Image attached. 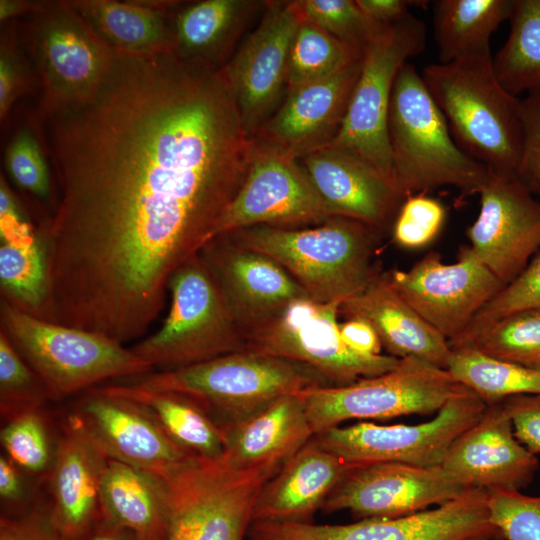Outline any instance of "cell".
Segmentation results:
<instances>
[{"mask_svg":"<svg viewBox=\"0 0 540 540\" xmlns=\"http://www.w3.org/2000/svg\"><path fill=\"white\" fill-rule=\"evenodd\" d=\"M388 139L394 180L407 196L451 186L467 197L479 194L491 176L457 145L421 74L408 62L394 82Z\"/></svg>","mask_w":540,"mask_h":540,"instance_id":"obj_4","label":"cell"},{"mask_svg":"<svg viewBox=\"0 0 540 540\" xmlns=\"http://www.w3.org/2000/svg\"><path fill=\"white\" fill-rule=\"evenodd\" d=\"M363 55L303 17L289 52L287 92L329 78Z\"/></svg>","mask_w":540,"mask_h":540,"instance_id":"obj_37","label":"cell"},{"mask_svg":"<svg viewBox=\"0 0 540 540\" xmlns=\"http://www.w3.org/2000/svg\"><path fill=\"white\" fill-rule=\"evenodd\" d=\"M225 234L276 261L321 303L344 302L382 272L374 257L383 232L347 217L312 228L258 225Z\"/></svg>","mask_w":540,"mask_h":540,"instance_id":"obj_2","label":"cell"},{"mask_svg":"<svg viewBox=\"0 0 540 540\" xmlns=\"http://www.w3.org/2000/svg\"><path fill=\"white\" fill-rule=\"evenodd\" d=\"M68 2L118 56L155 57L174 52L173 10H156L139 0Z\"/></svg>","mask_w":540,"mask_h":540,"instance_id":"obj_31","label":"cell"},{"mask_svg":"<svg viewBox=\"0 0 540 540\" xmlns=\"http://www.w3.org/2000/svg\"><path fill=\"white\" fill-rule=\"evenodd\" d=\"M4 454L32 476L50 473L57 450L42 409L28 411L7 421L1 429Z\"/></svg>","mask_w":540,"mask_h":540,"instance_id":"obj_39","label":"cell"},{"mask_svg":"<svg viewBox=\"0 0 540 540\" xmlns=\"http://www.w3.org/2000/svg\"><path fill=\"white\" fill-rule=\"evenodd\" d=\"M336 217L313 185L301 162L252 139L246 178L212 232L269 225L302 228Z\"/></svg>","mask_w":540,"mask_h":540,"instance_id":"obj_14","label":"cell"},{"mask_svg":"<svg viewBox=\"0 0 540 540\" xmlns=\"http://www.w3.org/2000/svg\"><path fill=\"white\" fill-rule=\"evenodd\" d=\"M49 396L32 368L0 330V413L7 421L42 409Z\"/></svg>","mask_w":540,"mask_h":540,"instance_id":"obj_41","label":"cell"},{"mask_svg":"<svg viewBox=\"0 0 540 540\" xmlns=\"http://www.w3.org/2000/svg\"><path fill=\"white\" fill-rule=\"evenodd\" d=\"M39 85L36 70L19 35V22L4 23L0 37V120L5 124L14 104Z\"/></svg>","mask_w":540,"mask_h":540,"instance_id":"obj_44","label":"cell"},{"mask_svg":"<svg viewBox=\"0 0 540 540\" xmlns=\"http://www.w3.org/2000/svg\"><path fill=\"white\" fill-rule=\"evenodd\" d=\"M0 540H64L52 523L48 506L16 515H1Z\"/></svg>","mask_w":540,"mask_h":540,"instance_id":"obj_49","label":"cell"},{"mask_svg":"<svg viewBox=\"0 0 540 540\" xmlns=\"http://www.w3.org/2000/svg\"><path fill=\"white\" fill-rule=\"evenodd\" d=\"M339 316L367 322L394 357H412L447 369L452 349L380 272L363 290L341 303Z\"/></svg>","mask_w":540,"mask_h":540,"instance_id":"obj_26","label":"cell"},{"mask_svg":"<svg viewBox=\"0 0 540 540\" xmlns=\"http://www.w3.org/2000/svg\"><path fill=\"white\" fill-rule=\"evenodd\" d=\"M342 302L297 299L262 325L246 332L245 350L303 364L330 385L345 386L393 370L400 358L363 355L342 340L338 323Z\"/></svg>","mask_w":540,"mask_h":540,"instance_id":"obj_11","label":"cell"},{"mask_svg":"<svg viewBox=\"0 0 540 540\" xmlns=\"http://www.w3.org/2000/svg\"><path fill=\"white\" fill-rule=\"evenodd\" d=\"M467 489L441 466L402 463L352 465L323 502L325 512L348 510L365 518H395L441 505Z\"/></svg>","mask_w":540,"mask_h":540,"instance_id":"obj_20","label":"cell"},{"mask_svg":"<svg viewBox=\"0 0 540 540\" xmlns=\"http://www.w3.org/2000/svg\"><path fill=\"white\" fill-rule=\"evenodd\" d=\"M468 540H495V539L490 535H480V536L470 538Z\"/></svg>","mask_w":540,"mask_h":540,"instance_id":"obj_55","label":"cell"},{"mask_svg":"<svg viewBox=\"0 0 540 540\" xmlns=\"http://www.w3.org/2000/svg\"><path fill=\"white\" fill-rule=\"evenodd\" d=\"M492 55L430 64L421 77L457 145L492 174L516 175L522 153L520 99L499 82Z\"/></svg>","mask_w":540,"mask_h":540,"instance_id":"obj_3","label":"cell"},{"mask_svg":"<svg viewBox=\"0 0 540 540\" xmlns=\"http://www.w3.org/2000/svg\"><path fill=\"white\" fill-rule=\"evenodd\" d=\"M264 6L265 1L255 0H203L184 6L171 17L173 54L185 62L221 69Z\"/></svg>","mask_w":540,"mask_h":540,"instance_id":"obj_29","label":"cell"},{"mask_svg":"<svg viewBox=\"0 0 540 540\" xmlns=\"http://www.w3.org/2000/svg\"><path fill=\"white\" fill-rule=\"evenodd\" d=\"M514 0H438L433 5L439 63L489 54L491 35L509 20Z\"/></svg>","mask_w":540,"mask_h":540,"instance_id":"obj_33","label":"cell"},{"mask_svg":"<svg viewBox=\"0 0 540 540\" xmlns=\"http://www.w3.org/2000/svg\"><path fill=\"white\" fill-rule=\"evenodd\" d=\"M479 195L467 248L506 286L540 250V201L511 174L491 173Z\"/></svg>","mask_w":540,"mask_h":540,"instance_id":"obj_19","label":"cell"},{"mask_svg":"<svg viewBox=\"0 0 540 540\" xmlns=\"http://www.w3.org/2000/svg\"><path fill=\"white\" fill-rule=\"evenodd\" d=\"M82 540H139L131 530L112 524L100 517Z\"/></svg>","mask_w":540,"mask_h":540,"instance_id":"obj_53","label":"cell"},{"mask_svg":"<svg viewBox=\"0 0 540 540\" xmlns=\"http://www.w3.org/2000/svg\"><path fill=\"white\" fill-rule=\"evenodd\" d=\"M1 328L42 382L59 400L109 379L136 378L154 371L130 348L99 333L30 315L4 299Z\"/></svg>","mask_w":540,"mask_h":540,"instance_id":"obj_5","label":"cell"},{"mask_svg":"<svg viewBox=\"0 0 540 540\" xmlns=\"http://www.w3.org/2000/svg\"><path fill=\"white\" fill-rule=\"evenodd\" d=\"M297 4L304 18L362 51L386 27L370 19L356 0H297Z\"/></svg>","mask_w":540,"mask_h":540,"instance_id":"obj_42","label":"cell"},{"mask_svg":"<svg viewBox=\"0 0 540 540\" xmlns=\"http://www.w3.org/2000/svg\"><path fill=\"white\" fill-rule=\"evenodd\" d=\"M490 523L501 540H540V496L515 489H486Z\"/></svg>","mask_w":540,"mask_h":540,"instance_id":"obj_45","label":"cell"},{"mask_svg":"<svg viewBox=\"0 0 540 540\" xmlns=\"http://www.w3.org/2000/svg\"><path fill=\"white\" fill-rule=\"evenodd\" d=\"M469 390L447 369L406 357L387 373L345 386L311 388L297 395L315 435L350 419L432 414Z\"/></svg>","mask_w":540,"mask_h":540,"instance_id":"obj_10","label":"cell"},{"mask_svg":"<svg viewBox=\"0 0 540 540\" xmlns=\"http://www.w3.org/2000/svg\"><path fill=\"white\" fill-rule=\"evenodd\" d=\"M540 309V250L526 268L504 286L473 318L467 329L449 342L451 349L463 345L494 321L524 309Z\"/></svg>","mask_w":540,"mask_h":540,"instance_id":"obj_43","label":"cell"},{"mask_svg":"<svg viewBox=\"0 0 540 540\" xmlns=\"http://www.w3.org/2000/svg\"><path fill=\"white\" fill-rule=\"evenodd\" d=\"M66 421L108 459L164 476L193 457L176 445L138 403L95 386Z\"/></svg>","mask_w":540,"mask_h":540,"instance_id":"obj_18","label":"cell"},{"mask_svg":"<svg viewBox=\"0 0 540 540\" xmlns=\"http://www.w3.org/2000/svg\"><path fill=\"white\" fill-rule=\"evenodd\" d=\"M108 459L65 421L49 473L48 512L64 540H82L99 521L100 484Z\"/></svg>","mask_w":540,"mask_h":540,"instance_id":"obj_25","label":"cell"},{"mask_svg":"<svg viewBox=\"0 0 540 540\" xmlns=\"http://www.w3.org/2000/svg\"><path fill=\"white\" fill-rule=\"evenodd\" d=\"M522 153L516 176L532 194L540 195V89L520 99Z\"/></svg>","mask_w":540,"mask_h":540,"instance_id":"obj_47","label":"cell"},{"mask_svg":"<svg viewBox=\"0 0 540 540\" xmlns=\"http://www.w3.org/2000/svg\"><path fill=\"white\" fill-rule=\"evenodd\" d=\"M510 31L493 57L501 85L512 95L540 89V0H514Z\"/></svg>","mask_w":540,"mask_h":540,"instance_id":"obj_34","label":"cell"},{"mask_svg":"<svg viewBox=\"0 0 540 540\" xmlns=\"http://www.w3.org/2000/svg\"><path fill=\"white\" fill-rule=\"evenodd\" d=\"M447 370L487 406L515 395L540 394V369L502 361L472 348L452 349Z\"/></svg>","mask_w":540,"mask_h":540,"instance_id":"obj_35","label":"cell"},{"mask_svg":"<svg viewBox=\"0 0 540 540\" xmlns=\"http://www.w3.org/2000/svg\"><path fill=\"white\" fill-rule=\"evenodd\" d=\"M462 347L502 361L540 369V309H524L506 315L458 348Z\"/></svg>","mask_w":540,"mask_h":540,"instance_id":"obj_38","label":"cell"},{"mask_svg":"<svg viewBox=\"0 0 540 540\" xmlns=\"http://www.w3.org/2000/svg\"><path fill=\"white\" fill-rule=\"evenodd\" d=\"M518 441L534 455L540 453V394H521L502 401Z\"/></svg>","mask_w":540,"mask_h":540,"instance_id":"obj_48","label":"cell"},{"mask_svg":"<svg viewBox=\"0 0 540 540\" xmlns=\"http://www.w3.org/2000/svg\"><path fill=\"white\" fill-rule=\"evenodd\" d=\"M243 335L308 297L276 261L237 243L228 234L210 239L200 250Z\"/></svg>","mask_w":540,"mask_h":540,"instance_id":"obj_21","label":"cell"},{"mask_svg":"<svg viewBox=\"0 0 540 540\" xmlns=\"http://www.w3.org/2000/svg\"><path fill=\"white\" fill-rule=\"evenodd\" d=\"M1 299L42 318L47 301V265L44 243L38 236L28 242H1Z\"/></svg>","mask_w":540,"mask_h":540,"instance_id":"obj_36","label":"cell"},{"mask_svg":"<svg viewBox=\"0 0 540 540\" xmlns=\"http://www.w3.org/2000/svg\"><path fill=\"white\" fill-rule=\"evenodd\" d=\"M351 466L312 438L264 485L252 523L309 522Z\"/></svg>","mask_w":540,"mask_h":540,"instance_id":"obj_27","label":"cell"},{"mask_svg":"<svg viewBox=\"0 0 540 540\" xmlns=\"http://www.w3.org/2000/svg\"><path fill=\"white\" fill-rule=\"evenodd\" d=\"M25 473L5 454L0 456V499L5 512L2 515H16L30 508L28 484Z\"/></svg>","mask_w":540,"mask_h":540,"instance_id":"obj_50","label":"cell"},{"mask_svg":"<svg viewBox=\"0 0 540 540\" xmlns=\"http://www.w3.org/2000/svg\"><path fill=\"white\" fill-rule=\"evenodd\" d=\"M102 387L141 405L164 433L191 455L204 459L224 456L223 432L196 399L177 392L144 389L132 382Z\"/></svg>","mask_w":540,"mask_h":540,"instance_id":"obj_32","label":"cell"},{"mask_svg":"<svg viewBox=\"0 0 540 540\" xmlns=\"http://www.w3.org/2000/svg\"><path fill=\"white\" fill-rule=\"evenodd\" d=\"M336 216L384 233L408 197L397 185L354 153L326 146L299 160Z\"/></svg>","mask_w":540,"mask_h":540,"instance_id":"obj_24","label":"cell"},{"mask_svg":"<svg viewBox=\"0 0 540 540\" xmlns=\"http://www.w3.org/2000/svg\"><path fill=\"white\" fill-rule=\"evenodd\" d=\"M132 381L144 389L196 399L218 425L237 421L278 397L330 387L303 364L249 350L175 370L153 371Z\"/></svg>","mask_w":540,"mask_h":540,"instance_id":"obj_6","label":"cell"},{"mask_svg":"<svg viewBox=\"0 0 540 540\" xmlns=\"http://www.w3.org/2000/svg\"><path fill=\"white\" fill-rule=\"evenodd\" d=\"M171 305L162 326L130 349L158 371L175 370L245 350L212 271L196 254L172 274Z\"/></svg>","mask_w":540,"mask_h":540,"instance_id":"obj_8","label":"cell"},{"mask_svg":"<svg viewBox=\"0 0 540 540\" xmlns=\"http://www.w3.org/2000/svg\"><path fill=\"white\" fill-rule=\"evenodd\" d=\"M445 218L446 209L439 200L423 192L409 195L392 225L393 239L403 248L425 247L437 237Z\"/></svg>","mask_w":540,"mask_h":540,"instance_id":"obj_46","label":"cell"},{"mask_svg":"<svg viewBox=\"0 0 540 540\" xmlns=\"http://www.w3.org/2000/svg\"><path fill=\"white\" fill-rule=\"evenodd\" d=\"M344 343L363 355H380L382 344L371 325L360 319H348L339 324Z\"/></svg>","mask_w":540,"mask_h":540,"instance_id":"obj_51","label":"cell"},{"mask_svg":"<svg viewBox=\"0 0 540 540\" xmlns=\"http://www.w3.org/2000/svg\"><path fill=\"white\" fill-rule=\"evenodd\" d=\"M34 118L59 191L40 229L44 319L137 339L246 178L233 93L221 69L174 54L117 56L88 100Z\"/></svg>","mask_w":540,"mask_h":540,"instance_id":"obj_1","label":"cell"},{"mask_svg":"<svg viewBox=\"0 0 540 540\" xmlns=\"http://www.w3.org/2000/svg\"><path fill=\"white\" fill-rule=\"evenodd\" d=\"M362 11L376 23L389 26L407 18L411 13L410 6L423 7L422 1L406 0H356Z\"/></svg>","mask_w":540,"mask_h":540,"instance_id":"obj_52","label":"cell"},{"mask_svg":"<svg viewBox=\"0 0 540 540\" xmlns=\"http://www.w3.org/2000/svg\"><path fill=\"white\" fill-rule=\"evenodd\" d=\"M43 1L30 0H0V21L6 23L12 20H18V17L24 18L30 15L42 5Z\"/></svg>","mask_w":540,"mask_h":540,"instance_id":"obj_54","label":"cell"},{"mask_svg":"<svg viewBox=\"0 0 540 540\" xmlns=\"http://www.w3.org/2000/svg\"><path fill=\"white\" fill-rule=\"evenodd\" d=\"M386 275L399 295L448 343L504 287L467 246L456 263L445 264L439 253L430 252L408 271L391 270Z\"/></svg>","mask_w":540,"mask_h":540,"instance_id":"obj_17","label":"cell"},{"mask_svg":"<svg viewBox=\"0 0 540 540\" xmlns=\"http://www.w3.org/2000/svg\"><path fill=\"white\" fill-rule=\"evenodd\" d=\"M425 44V23L412 14L386 26L368 44L343 123L328 145L354 153L395 185L388 139L391 94L401 67Z\"/></svg>","mask_w":540,"mask_h":540,"instance_id":"obj_12","label":"cell"},{"mask_svg":"<svg viewBox=\"0 0 540 540\" xmlns=\"http://www.w3.org/2000/svg\"><path fill=\"white\" fill-rule=\"evenodd\" d=\"M251 540H468L490 535L501 540L489 521L485 489H467L438 507L395 518H365L342 524L254 522Z\"/></svg>","mask_w":540,"mask_h":540,"instance_id":"obj_15","label":"cell"},{"mask_svg":"<svg viewBox=\"0 0 540 540\" xmlns=\"http://www.w3.org/2000/svg\"><path fill=\"white\" fill-rule=\"evenodd\" d=\"M219 426L224 436L223 457L241 469L282 465L314 436L297 393L278 397Z\"/></svg>","mask_w":540,"mask_h":540,"instance_id":"obj_28","label":"cell"},{"mask_svg":"<svg viewBox=\"0 0 540 540\" xmlns=\"http://www.w3.org/2000/svg\"><path fill=\"white\" fill-rule=\"evenodd\" d=\"M4 160L7 173L20 189L41 201L49 200L52 191L49 159L33 116L12 134Z\"/></svg>","mask_w":540,"mask_h":540,"instance_id":"obj_40","label":"cell"},{"mask_svg":"<svg viewBox=\"0 0 540 540\" xmlns=\"http://www.w3.org/2000/svg\"><path fill=\"white\" fill-rule=\"evenodd\" d=\"M442 469L466 489L528 486L539 467L516 438L502 402L489 405L483 416L450 447Z\"/></svg>","mask_w":540,"mask_h":540,"instance_id":"obj_23","label":"cell"},{"mask_svg":"<svg viewBox=\"0 0 540 540\" xmlns=\"http://www.w3.org/2000/svg\"><path fill=\"white\" fill-rule=\"evenodd\" d=\"M303 19L296 1H265L262 17L221 71L252 139L287 94L291 44Z\"/></svg>","mask_w":540,"mask_h":540,"instance_id":"obj_16","label":"cell"},{"mask_svg":"<svg viewBox=\"0 0 540 540\" xmlns=\"http://www.w3.org/2000/svg\"><path fill=\"white\" fill-rule=\"evenodd\" d=\"M486 409L487 405L469 390L447 401L428 422L335 426L315 434L313 439L350 465L392 462L437 467L452 444L480 420Z\"/></svg>","mask_w":540,"mask_h":540,"instance_id":"obj_13","label":"cell"},{"mask_svg":"<svg viewBox=\"0 0 540 540\" xmlns=\"http://www.w3.org/2000/svg\"><path fill=\"white\" fill-rule=\"evenodd\" d=\"M101 518L131 530L139 540H167L169 493L163 477L108 460L103 472Z\"/></svg>","mask_w":540,"mask_h":540,"instance_id":"obj_30","label":"cell"},{"mask_svg":"<svg viewBox=\"0 0 540 540\" xmlns=\"http://www.w3.org/2000/svg\"><path fill=\"white\" fill-rule=\"evenodd\" d=\"M19 35L41 87L38 118L92 97L118 56L68 1H43L19 22Z\"/></svg>","mask_w":540,"mask_h":540,"instance_id":"obj_7","label":"cell"},{"mask_svg":"<svg viewBox=\"0 0 540 540\" xmlns=\"http://www.w3.org/2000/svg\"><path fill=\"white\" fill-rule=\"evenodd\" d=\"M281 466L241 469L224 457L193 456L161 476L169 493L167 540H246L255 502Z\"/></svg>","mask_w":540,"mask_h":540,"instance_id":"obj_9","label":"cell"},{"mask_svg":"<svg viewBox=\"0 0 540 540\" xmlns=\"http://www.w3.org/2000/svg\"><path fill=\"white\" fill-rule=\"evenodd\" d=\"M362 64L363 57L329 78L288 91L252 139L297 160L328 146L341 128Z\"/></svg>","mask_w":540,"mask_h":540,"instance_id":"obj_22","label":"cell"}]
</instances>
